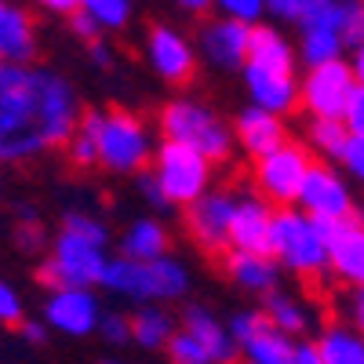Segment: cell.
I'll return each mask as SVG.
<instances>
[{
    "label": "cell",
    "instance_id": "9c48e42d",
    "mask_svg": "<svg viewBox=\"0 0 364 364\" xmlns=\"http://www.w3.org/2000/svg\"><path fill=\"white\" fill-rule=\"evenodd\" d=\"M310 168H314L310 149L302 142H295V139H288L284 146L273 149V154L255 161V168H252L255 193L269 208H295L299 190H302V182H306Z\"/></svg>",
    "mask_w": 364,
    "mask_h": 364
},
{
    "label": "cell",
    "instance_id": "7402d4cb",
    "mask_svg": "<svg viewBox=\"0 0 364 364\" xmlns=\"http://www.w3.org/2000/svg\"><path fill=\"white\" fill-rule=\"evenodd\" d=\"M248 29L252 26H240L230 18H211L200 29V55L223 73L240 70L245 66V51H248Z\"/></svg>",
    "mask_w": 364,
    "mask_h": 364
},
{
    "label": "cell",
    "instance_id": "7dc6e473",
    "mask_svg": "<svg viewBox=\"0 0 364 364\" xmlns=\"http://www.w3.org/2000/svg\"><path fill=\"white\" fill-rule=\"evenodd\" d=\"M146 364H168V360H146Z\"/></svg>",
    "mask_w": 364,
    "mask_h": 364
},
{
    "label": "cell",
    "instance_id": "603a6c76",
    "mask_svg": "<svg viewBox=\"0 0 364 364\" xmlns=\"http://www.w3.org/2000/svg\"><path fill=\"white\" fill-rule=\"evenodd\" d=\"M295 44L281 33L277 26H252L248 29V51H245V66H259V70H269V73H288V77H299L295 73Z\"/></svg>",
    "mask_w": 364,
    "mask_h": 364
},
{
    "label": "cell",
    "instance_id": "f546056e",
    "mask_svg": "<svg viewBox=\"0 0 364 364\" xmlns=\"http://www.w3.org/2000/svg\"><path fill=\"white\" fill-rule=\"evenodd\" d=\"M350 135L353 132H346L339 120H310V124H306V142H302V146L310 149L314 161L336 168L339 157H343V149H346V142H350Z\"/></svg>",
    "mask_w": 364,
    "mask_h": 364
},
{
    "label": "cell",
    "instance_id": "f1b7e54d",
    "mask_svg": "<svg viewBox=\"0 0 364 364\" xmlns=\"http://www.w3.org/2000/svg\"><path fill=\"white\" fill-rule=\"evenodd\" d=\"M63 149L73 168H80V171L95 168V161H99V109H80Z\"/></svg>",
    "mask_w": 364,
    "mask_h": 364
},
{
    "label": "cell",
    "instance_id": "30bf717a",
    "mask_svg": "<svg viewBox=\"0 0 364 364\" xmlns=\"http://www.w3.org/2000/svg\"><path fill=\"white\" fill-rule=\"evenodd\" d=\"M360 84L364 80L350 70L346 58L310 66L306 77L299 80V106L306 109L310 120H339L343 124V109Z\"/></svg>",
    "mask_w": 364,
    "mask_h": 364
},
{
    "label": "cell",
    "instance_id": "ba28073f",
    "mask_svg": "<svg viewBox=\"0 0 364 364\" xmlns=\"http://www.w3.org/2000/svg\"><path fill=\"white\" fill-rule=\"evenodd\" d=\"M146 171L157 182V190L171 211L190 208L215 186V164H208L200 154H193L186 146H175V142H157L154 161H149Z\"/></svg>",
    "mask_w": 364,
    "mask_h": 364
},
{
    "label": "cell",
    "instance_id": "ab89813d",
    "mask_svg": "<svg viewBox=\"0 0 364 364\" xmlns=\"http://www.w3.org/2000/svg\"><path fill=\"white\" fill-rule=\"evenodd\" d=\"M70 29H73V33H77L80 41H87V44L102 37V29H99L95 22H91V18H87L84 11H73V15H70Z\"/></svg>",
    "mask_w": 364,
    "mask_h": 364
},
{
    "label": "cell",
    "instance_id": "83f0119b",
    "mask_svg": "<svg viewBox=\"0 0 364 364\" xmlns=\"http://www.w3.org/2000/svg\"><path fill=\"white\" fill-rule=\"evenodd\" d=\"M321 364H364V336L360 328H350L343 321H331L310 339Z\"/></svg>",
    "mask_w": 364,
    "mask_h": 364
},
{
    "label": "cell",
    "instance_id": "c3c4849f",
    "mask_svg": "<svg viewBox=\"0 0 364 364\" xmlns=\"http://www.w3.org/2000/svg\"><path fill=\"white\" fill-rule=\"evenodd\" d=\"M102 364H124V360H102Z\"/></svg>",
    "mask_w": 364,
    "mask_h": 364
},
{
    "label": "cell",
    "instance_id": "d4e9b609",
    "mask_svg": "<svg viewBox=\"0 0 364 364\" xmlns=\"http://www.w3.org/2000/svg\"><path fill=\"white\" fill-rule=\"evenodd\" d=\"M37 55V29L22 8L11 0H0V58L8 66H29V58Z\"/></svg>",
    "mask_w": 364,
    "mask_h": 364
},
{
    "label": "cell",
    "instance_id": "e0dca14e",
    "mask_svg": "<svg viewBox=\"0 0 364 364\" xmlns=\"http://www.w3.org/2000/svg\"><path fill=\"white\" fill-rule=\"evenodd\" d=\"M233 149H240L245 157L259 161L266 154H273L277 146L288 142V124L284 117H273L266 109H255V106H245L237 117H233Z\"/></svg>",
    "mask_w": 364,
    "mask_h": 364
},
{
    "label": "cell",
    "instance_id": "d6a6232c",
    "mask_svg": "<svg viewBox=\"0 0 364 364\" xmlns=\"http://www.w3.org/2000/svg\"><path fill=\"white\" fill-rule=\"evenodd\" d=\"M211 4H219L223 18L240 26H259L262 18V0H211Z\"/></svg>",
    "mask_w": 364,
    "mask_h": 364
},
{
    "label": "cell",
    "instance_id": "836d02e7",
    "mask_svg": "<svg viewBox=\"0 0 364 364\" xmlns=\"http://www.w3.org/2000/svg\"><path fill=\"white\" fill-rule=\"evenodd\" d=\"M26 321V302H22V295L0 277V324H8V328H18Z\"/></svg>",
    "mask_w": 364,
    "mask_h": 364
},
{
    "label": "cell",
    "instance_id": "4dcf8cb0",
    "mask_svg": "<svg viewBox=\"0 0 364 364\" xmlns=\"http://www.w3.org/2000/svg\"><path fill=\"white\" fill-rule=\"evenodd\" d=\"M77 11H84L102 33H109L132 22V0H77Z\"/></svg>",
    "mask_w": 364,
    "mask_h": 364
},
{
    "label": "cell",
    "instance_id": "f6af8a7d",
    "mask_svg": "<svg viewBox=\"0 0 364 364\" xmlns=\"http://www.w3.org/2000/svg\"><path fill=\"white\" fill-rule=\"evenodd\" d=\"M4 70H8V63H4V58H0V73H4Z\"/></svg>",
    "mask_w": 364,
    "mask_h": 364
},
{
    "label": "cell",
    "instance_id": "52a82bcc",
    "mask_svg": "<svg viewBox=\"0 0 364 364\" xmlns=\"http://www.w3.org/2000/svg\"><path fill=\"white\" fill-rule=\"evenodd\" d=\"M157 132L132 109H99V161L113 175H142L154 161Z\"/></svg>",
    "mask_w": 364,
    "mask_h": 364
},
{
    "label": "cell",
    "instance_id": "9a60e30c",
    "mask_svg": "<svg viewBox=\"0 0 364 364\" xmlns=\"http://www.w3.org/2000/svg\"><path fill=\"white\" fill-rule=\"evenodd\" d=\"M324 266L343 288L364 284V223L360 215L324 226Z\"/></svg>",
    "mask_w": 364,
    "mask_h": 364
},
{
    "label": "cell",
    "instance_id": "d590c367",
    "mask_svg": "<svg viewBox=\"0 0 364 364\" xmlns=\"http://www.w3.org/2000/svg\"><path fill=\"white\" fill-rule=\"evenodd\" d=\"M336 321H343L350 328L364 324V291L360 288H343V295H339V317Z\"/></svg>",
    "mask_w": 364,
    "mask_h": 364
},
{
    "label": "cell",
    "instance_id": "7c38bea8",
    "mask_svg": "<svg viewBox=\"0 0 364 364\" xmlns=\"http://www.w3.org/2000/svg\"><path fill=\"white\" fill-rule=\"evenodd\" d=\"M226 328H230V339H233V350H237L240 364H295L299 343L273 328L262 317L259 306L237 310L226 321Z\"/></svg>",
    "mask_w": 364,
    "mask_h": 364
},
{
    "label": "cell",
    "instance_id": "f35d334b",
    "mask_svg": "<svg viewBox=\"0 0 364 364\" xmlns=\"http://www.w3.org/2000/svg\"><path fill=\"white\" fill-rule=\"evenodd\" d=\"M262 15L295 26L299 22V0H262Z\"/></svg>",
    "mask_w": 364,
    "mask_h": 364
},
{
    "label": "cell",
    "instance_id": "60d3db41",
    "mask_svg": "<svg viewBox=\"0 0 364 364\" xmlns=\"http://www.w3.org/2000/svg\"><path fill=\"white\" fill-rule=\"evenodd\" d=\"M37 4L44 11H51V15H66V18L77 11V0H37Z\"/></svg>",
    "mask_w": 364,
    "mask_h": 364
},
{
    "label": "cell",
    "instance_id": "b9f144b4",
    "mask_svg": "<svg viewBox=\"0 0 364 364\" xmlns=\"http://www.w3.org/2000/svg\"><path fill=\"white\" fill-rule=\"evenodd\" d=\"M18 328H22V336H26L29 343H44V339H48V328H44L41 321H22Z\"/></svg>",
    "mask_w": 364,
    "mask_h": 364
},
{
    "label": "cell",
    "instance_id": "d6986e66",
    "mask_svg": "<svg viewBox=\"0 0 364 364\" xmlns=\"http://www.w3.org/2000/svg\"><path fill=\"white\" fill-rule=\"evenodd\" d=\"M273 208L255 190H237L230 215V252H266Z\"/></svg>",
    "mask_w": 364,
    "mask_h": 364
},
{
    "label": "cell",
    "instance_id": "7bdbcfd3",
    "mask_svg": "<svg viewBox=\"0 0 364 364\" xmlns=\"http://www.w3.org/2000/svg\"><path fill=\"white\" fill-rule=\"evenodd\" d=\"M295 364H321V357H317V350H314V343H310V339H299Z\"/></svg>",
    "mask_w": 364,
    "mask_h": 364
},
{
    "label": "cell",
    "instance_id": "8fae6325",
    "mask_svg": "<svg viewBox=\"0 0 364 364\" xmlns=\"http://www.w3.org/2000/svg\"><path fill=\"white\" fill-rule=\"evenodd\" d=\"M295 208L306 211V215L321 226L353 219V215H360L357 211V182H350L339 168L314 161L306 182H302V190H299Z\"/></svg>",
    "mask_w": 364,
    "mask_h": 364
},
{
    "label": "cell",
    "instance_id": "ac0fdd59",
    "mask_svg": "<svg viewBox=\"0 0 364 364\" xmlns=\"http://www.w3.org/2000/svg\"><path fill=\"white\" fill-rule=\"evenodd\" d=\"M175 317H178V328L211 357V364H237L230 328L211 306H204V302H186L182 314H175Z\"/></svg>",
    "mask_w": 364,
    "mask_h": 364
},
{
    "label": "cell",
    "instance_id": "484cf974",
    "mask_svg": "<svg viewBox=\"0 0 364 364\" xmlns=\"http://www.w3.org/2000/svg\"><path fill=\"white\" fill-rule=\"evenodd\" d=\"M262 317L277 328V331H284L288 339H302L306 331L314 328V310H310V302L302 299L299 291H291V288H273L269 295H262Z\"/></svg>",
    "mask_w": 364,
    "mask_h": 364
},
{
    "label": "cell",
    "instance_id": "5b68a950",
    "mask_svg": "<svg viewBox=\"0 0 364 364\" xmlns=\"http://www.w3.org/2000/svg\"><path fill=\"white\" fill-rule=\"evenodd\" d=\"M157 135L161 142H175V146H186L193 154H200L208 164H226L237 149H233V132H230V120L208 106L204 99H171L161 106L157 113Z\"/></svg>",
    "mask_w": 364,
    "mask_h": 364
},
{
    "label": "cell",
    "instance_id": "7a4b0ae2",
    "mask_svg": "<svg viewBox=\"0 0 364 364\" xmlns=\"http://www.w3.org/2000/svg\"><path fill=\"white\" fill-rule=\"evenodd\" d=\"M106 262H109V226L99 215L77 208V211H66L58 230L51 233L48 248L41 255L37 277L48 291L51 288H99Z\"/></svg>",
    "mask_w": 364,
    "mask_h": 364
},
{
    "label": "cell",
    "instance_id": "8d00e7d4",
    "mask_svg": "<svg viewBox=\"0 0 364 364\" xmlns=\"http://www.w3.org/2000/svg\"><path fill=\"white\" fill-rule=\"evenodd\" d=\"M343 128L353 132V135H364V84L353 91L346 109H343Z\"/></svg>",
    "mask_w": 364,
    "mask_h": 364
},
{
    "label": "cell",
    "instance_id": "bcb514c9",
    "mask_svg": "<svg viewBox=\"0 0 364 364\" xmlns=\"http://www.w3.org/2000/svg\"><path fill=\"white\" fill-rule=\"evenodd\" d=\"M0 186H4V168H0Z\"/></svg>",
    "mask_w": 364,
    "mask_h": 364
},
{
    "label": "cell",
    "instance_id": "8992f818",
    "mask_svg": "<svg viewBox=\"0 0 364 364\" xmlns=\"http://www.w3.org/2000/svg\"><path fill=\"white\" fill-rule=\"evenodd\" d=\"M266 255L277 262L281 273L314 284L328 277L324 266V226L314 223L299 208H273L269 237H266Z\"/></svg>",
    "mask_w": 364,
    "mask_h": 364
},
{
    "label": "cell",
    "instance_id": "277c9868",
    "mask_svg": "<svg viewBox=\"0 0 364 364\" xmlns=\"http://www.w3.org/2000/svg\"><path fill=\"white\" fill-rule=\"evenodd\" d=\"M99 288L132 302V306H175L190 295L193 273L178 255L146 259V262L109 255Z\"/></svg>",
    "mask_w": 364,
    "mask_h": 364
},
{
    "label": "cell",
    "instance_id": "4316f807",
    "mask_svg": "<svg viewBox=\"0 0 364 364\" xmlns=\"http://www.w3.org/2000/svg\"><path fill=\"white\" fill-rule=\"evenodd\" d=\"M128 328H132V343L146 353H164L168 339L175 336L178 317L171 306H135L128 314Z\"/></svg>",
    "mask_w": 364,
    "mask_h": 364
},
{
    "label": "cell",
    "instance_id": "4fadbf2b",
    "mask_svg": "<svg viewBox=\"0 0 364 364\" xmlns=\"http://www.w3.org/2000/svg\"><path fill=\"white\" fill-rule=\"evenodd\" d=\"M233 200H237L233 186H211L200 200H193L190 208H182V211H186V215H182L186 233H190V240L204 255H226L230 252Z\"/></svg>",
    "mask_w": 364,
    "mask_h": 364
},
{
    "label": "cell",
    "instance_id": "44dd1931",
    "mask_svg": "<svg viewBox=\"0 0 364 364\" xmlns=\"http://www.w3.org/2000/svg\"><path fill=\"white\" fill-rule=\"evenodd\" d=\"M219 259H223L226 281L237 291H245V295H269L273 288H281L284 273L277 269V262H273L266 252H226Z\"/></svg>",
    "mask_w": 364,
    "mask_h": 364
},
{
    "label": "cell",
    "instance_id": "ee69618b",
    "mask_svg": "<svg viewBox=\"0 0 364 364\" xmlns=\"http://www.w3.org/2000/svg\"><path fill=\"white\" fill-rule=\"evenodd\" d=\"M178 4L186 8V11H193V15H204L211 8V0H178Z\"/></svg>",
    "mask_w": 364,
    "mask_h": 364
},
{
    "label": "cell",
    "instance_id": "ffe728a7",
    "mask_svg": "<svg viewBox=\"0 0 364 364\" xmlns=\"http://www.w3.org/2000/svg\"><path fill=\"white\" fill-rule=\"evenodd\" d=\"M240 73H245V87L255 109H266L273 117H288L299 109V77L269 73L259 66H240Z\"/></svg>",
    "mask_w": 364,
    "mask_h": 364
},
{
    "label": "cell",
    "instance_id": "3957f363",
    "mask_svg": "<svg viewBox=\"0 0 364 364\" xmlns=\"http://www.w3.org/2000/svg\"><path fill=\"white\" fill-rule=\"evenodd\" d=\"M299 58L310 66L336 63L364 44L360 0H299Z\"/></svg>",
    "mask_w": 364,
    "mask_h": 364
},
{
    "label": "cell",
    "instance_id": "2e32d148",
    "mask_svg": "<svg viewBox=\"0 0 364 364\" xmlns=\"http://www.w3.org/2000/svg\"><path fill=\"white\" fill-rule=\"evenodd\" d=\"M146 58L168 84H190L197 73V48L171 26H154L146 37Z\"/></svg>",
    "mask_w": 364,
    "mask_h": 364
},
{
    "label": "cell",
    "instance_id": "6da1fadb",
    "mask_svg": "<svg viewBox=\"0 0 364 364\" xmlns=\"http://www.w3.org/2000/svg\"><path fill=\"white\" fill-rule=\"evenodd\" d=\"M80 99L73 84L44 66H8L0 73V168L29 164L63 149Z\"/></svg>",
    "mask_w": 364,
    "mask_h": 364
},
{
    "label": "cell",
    "instance_id": "74e56055",
    "mask_svg": "<svg viewBox=\"0 0 364 364\" xmlns=\"http://www.w3.org/2000/svg\"><path fill=\"white\" fill-rule=\"evenodd\" d=\"M135 178H139V193H142V200H146L149 208H154L149 215H164V211H171V208H168V200H164V197H161V190H157V182L149 178V171H142V175H135Z\"/></svg>",
    "mask_w": 364,
    "mask_h": 364
},
{
    "label": "cell",
    "instance_id": "1f68e13d",
    "mask_svg": "<svg viewBox=\"0 0 364 364\" xmlns=\"http://www.w3.org/2000/svg\"><path fill=\"white\" fill-rule=\"evenodd\" d=\"M95 336L109 346H128L132 343V328H128V314L124 310H102Z\"/></svg>",
    "mask_w": 364,
    "mask_h": 364
},
{
    "label": "cell",
    "instance_id": "e575fe53",
    "mask_svg": "<svg viewBox=\"0 0 364 364\" xmlns=\"http://www.w3.org/2000/svg\"><path fill=\"white\" fill-rule=\"evenodd\" d=\"M15 240L26 248V252H37V255H44V248H48V240H51V233L44 230V223L41 219H22L18 223V230H15Z\"/></svg>",
    "mask_w": 364,
    "mask_h": 364
},
{
    "label": "cell",
    "instance_id": "5bb4252c",
    "mask_svg": "<svg viewBox=\"0 0 364 364\" xmlns=\"http://www.w3.org/2000/svg\"><path fill=\"white\" fill-rule=\"evenodd\" d=\"M102 310L106 306H102L95 288H51L48 299H44L41 324L48 331H58V336L87 339V336H95Z\"/></svg>",
    "mask_w": 364,
    "mask_h": 364
},
{
    "label": "cell",
    "instance_id": "cb8c5ba5",
    "mask_svg": "<svg viewBox=\"0 0 364 364\" xmlns=\"http://www.w3.org/2000/svg\"><path fill=\"white\" fill-rule=\"evenodd\" d=\"M171 240L175 237H171V230L161 215H139L124 226V233H120L117 255L120 259H139V262L164 259V255H171Z\"/></svg>",
    "mask_w": 364,
    "mask_h": 364
}]
</instances>
